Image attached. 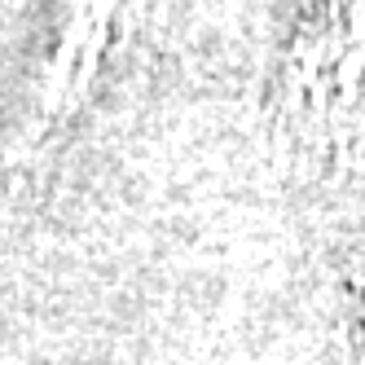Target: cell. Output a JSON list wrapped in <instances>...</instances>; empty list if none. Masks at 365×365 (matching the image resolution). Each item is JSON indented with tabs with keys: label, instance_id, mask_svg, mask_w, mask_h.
Instances as JSON below:
<instances>
[{
	"label": "cell",
	"instance_id": "6da1fadb",
	"mask_svg": "<svg viewBox=\"0 0 365 365\" xmlns=\"http://www.w3.org/2000/svg\"><path fill=\"white\" fill-rule=\"evenodd\" d=\"M273 119L304 150L365 137V5L308 9L273 75Z\"/></svg>",
	"mask_w": 365,
	"mask_h": 365
},
{
	"label": "cell",
	"instance_id": "7a4b0ae2",
	"mask_svg": "<svg viewBox=\"0 0 365 365\" xmlns=\"http://www.w3.org/2000/svg\"><path fill=\"white\" fill-rule=\"evenodd\" d=\"M348 365H365V277L356 282V295L348 308Z\"/></svg>",
	"mask_w": 365,
	"mask_h": 365
}]
</instances>
